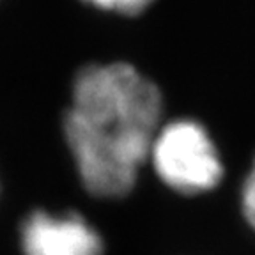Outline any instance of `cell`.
<instances>
[{"mask_svg":"<svg viewBox=\"0 0 255 255\" xmlns=\"http://www.w3.org/2000/svg\"><path fill=\"white\" fill-rule=\"evenodd\" d=\"M161 112L158 85L131 64H89L76 73L62 129L89 193L121 199L133 190Z\"/></svg>","mask_w":255,"mask_h":255,"instance_id":"6da1fadb","label":"cell"},{"mask_svg":"<svg viewBox=\"0 0 255 255\" xmlns=\"http://www.w3.org/2000/svg\"><path fill=\"white\" fill-rule=\"evenodd\" d=\"M149 159L159 179L183 195L213 190L223 177V163L215 142L202 124L191 119L159 126Z\"/></svg>","mask_w":255,"mask_h":255,"instance_id":"7a4b0ae2","label":"cell"},{"mask_svg":"<svg viewBox=\"0 0 255 255\" xmlns=\"http://www.w3.org/2000/svg\"><path fill=\"white\" fill-rule=\"evenodd\" d=\"M23 255H101V236L76 213L34 211L20 231Z\"/></svg>","mask_w":255,"mask_h":255,"instance_id":"3957f363","label":"cell"},{"mask_svg":"<svg viewBox=\"0 0 255 255\" xmlns=\"http://www.w3.org/2000/svg\"><path fill=\"white\" fill-rule=\"evenodd\" d=\"M85 4H91L103 11L119 12L124 16H135L143 12L154 0H82Z\"/></svg>","mask_w":255,"mask_h":255,"instance_id":"277c9868","label":"cell"},{"mask_svg":"<svg viewBox=\"0 0 255 255\" xmlns=\"http://www.w3.org/2000/svg\"><path fill=\"white\" fill-rule=\"evenodd\" d=\"M241 209L247 223L255 231V163L241 190Z\"/></svg>","mask_w":255,"mask_h":255,"instance_id":"5b68a950","label":"cell"}]
</instances>
